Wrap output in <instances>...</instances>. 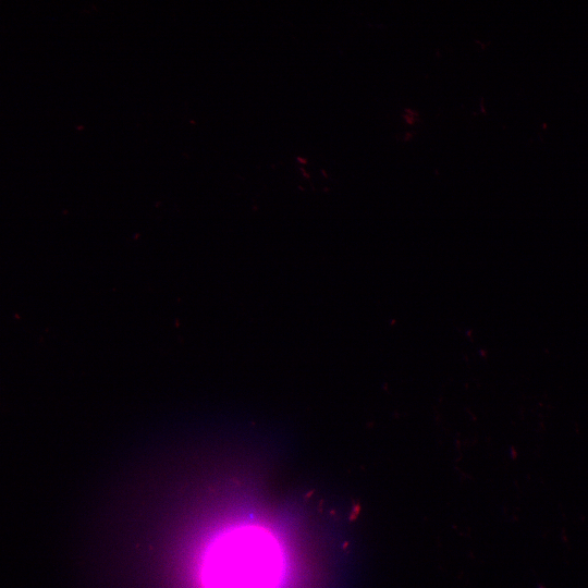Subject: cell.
I'll return each mask as SVG.
<instances>
[{
	"label": "cell",
	"mask_w": 588,
	"mask_h": 588,
	"mask_svg": "<svg viewBox=\"0 0 588 588\" xmlns=\"http://www.w3.org/2000/svg\"><path fill=\"white\" fill-rule=\"evenodd\" d=\"M282 566L280 547L269 532L238 527L210 546L201 578L205 588H275Z\"/></svg>",
	"instance_id": "6da1fadb"
}]
</instances>
